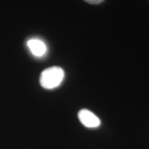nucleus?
I'll use <instances>...</instances> for the list:
<instances>
[{
  "label": "nucleus",
  "instance_id": "nucleus-3",
  "mask_svg": "<svg viewBox=\"0 0 149 149\" xmlns=\"http://www.w3.org/2000/svg\"><path fill=\"white\" fill-rule=\"evenodd\" d=\"M27 45L31 53L36 57H42L46 53L47 49L45 43L39 39H31L28 41Z\"/></svg>",
  "mask_w": 149,
  "mask_h": 149
},
{
  "label": "nucleus",
  "instance_id": "nucleus-2",
  "mask_svg": "<svg viewBox=\"0 0 149 149\" xmlns=\"http://www.w3.org/2000/svg\"><path fill=\"white\" fill-rule=\"evenodd\" d=\"M78 118L81 124L87 128H97L101 124L99 117L87 109H81L78 113Z\"/></svg>",
  "mask_w": 149,
  "mask_h": 149
},
{
  "label": "nucleus",
  "instance_id": "nucleus-4",
  "mask_svg": "<svg viewBox=\"0 0 149 149\" xmlns=\"http://www.w3.org/2000/svg\"><path fill=\"white\" fill-rule=\"evenodd\" d=\"M86 2L91 3V4H98V3H102L104 0H84Z\"/></svg>",
  "mask_w": 149,
  "mask_h": 149
},
{
  "label": "nucleus",
  "instance_id": "nucleus-1",
  "mask_svg": "<svg viewBox=\"0 0 149 149\" xmlns=\"http://www.w3.org/2000/svg\"><path fill=\"white\" fill-rule=\"evenodd\" d=\"M64 77V70L60 67L53 66L45 69L40 75V84L46 89H53L60 85Z\"/></svg>",
  "mask_w": 149,
  "mask_h": 149
}]
</instances>
